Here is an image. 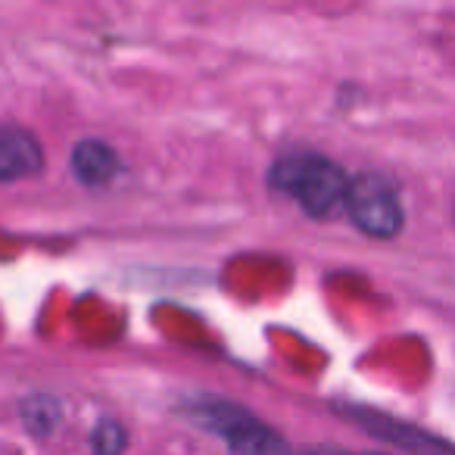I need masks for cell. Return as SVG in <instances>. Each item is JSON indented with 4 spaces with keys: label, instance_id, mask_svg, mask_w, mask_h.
I'll return each mask as SVG.
<instances>
[{
    "label": "cell",
    "instance_id": "8992f818",
    "mask_svg": "<svg viewBox=\"0 0 455 455\" xmlns=\"http://www.w3.org/2000/svg\"><path fill=\"white\" fill-rule=\"evenodd\" d=\"M69 169L84 188H107L122 172V159L103 140H78L76 150H72Z\"/></svg>",
    "mask_w": 455,
    "mask_h": 455
},
{
    "label": "cell",
    "instance_id": "ba28073f",
    "mask_svg": "<svg viewBox=\"0 0 455 455\" xmlns=\"http://www.w3.org/2000/svg\"><path fill=\"white\" fill-rule=\"evenodd\" d=\"M26 421L38 434H51L53 424L60 421V403H53V399H35V403L26 405Z\"/></svg>",
    "mask_w": 455,
    "mask_h": 455
},
{
    "label": "cell",
    "instance_id": "6da1fadb",
    "mask_svg": "<svg viewBox=\"0 0 455 455\" xmlns=\"http://www.w3.org/2000/svg\"><path fill=\"white\" fill-rule=\"evenodd\" d=\"M181 415L200 430L219 436L231 455H293L287 440L275 427L243 405L219 396H194L181 403Z\"/></svg>",
    "mask_w": 455,
    "mask_h": 455
},
{
    "label": "cell",
    "instance_id": "7a4b0ae2",
    "mask_svg": "<svg viewBox=\"0 0 455 455\" xmlns=\"http://www.w3.org/2000/svg\"><path fill=\"white\" fill-rule=\"evenodd\" d=\"M275 190L291 196L309 219H331L343 209L349 178L334 159L318 153H297L281 156L268 172Z\"/></svg>",
    "mask_w": 455,
    "mask_h": 455
},
{
    "label": "cell",
    "instance_id": "277c9868",
    "mask_svg": "<svg viewBox=\"0 0 455 455\" xmlns=\"http://www.w3.org/2000/svg\"><path fill=\"white\" fill-rule=\"evenodd\" d=\"M337 415L347 418L349 424L362 427L365 434L378 436V440L390 443L393 449L409 455H455V446L449 440L436 434H427V430L415 427V424H405L393 415H384L378 409H365V405H340Z\"/></svg>",
    "mask_w": 455,
    "mask_h": 455
},
{
    "label": "cell",
    "instance_id": "3957f363",
    "mask_svg": "<svg viewBox=\"0 0 455 455\" xmlns=\"http://www.w3.org/2000/svg\"><path fill=\"white\" fill-rule=\"evenodd\" d=\"M343 209L362 235L374 237V241H390L405 225L403 200H399L396 188L387 178L371 175V172L349 181Z\"/></svg>",
    "mask_w": 455,
    "mask_h": 455
},
{
    "label": "cell",
    "instance_id": "52a82bcc",
    "mask_svg": "<svg viewBox=\"0 0 455 455\" xmlns=\"http://www.w3.org/2000/svg\"><path fill=\"white\" fill-rule=\"evenodd\" d=\"M91 449L94 455H125L128 449V434L119 421H100L91 434Z\"/></svg>",
    "mask_w": 455,
    "mask_h": 455
},
{
    "label": "cell",
    "instance_id": "5b68a950",
    "mask_svg": "<svg viewBox=\"0 0 455 455\" xmlns=\"http://www.w3.org/2000/svg\"><path fill=\"white\" fill-rule=\"evenodd\" d=\"M44 169V147L28 128L0 125V184L35 178Z\"/></svg>",
    "mask_w": 455,
    "mask_h": 455
},
{
    "label": "cell",
    "instance_id": "9c48e42d",
    "mask_svg": "<svg viewBox=\"0 0 455 455\" xmlns=\"http://www.w3.org/2000/svg\"><path fill=\"white\" fill-rule=\"evenodd\" d=\"M306 455H355V452H347V449H334V446H315V449H309Z\"/></svg>",
    "mask_w": 455,
    "mask_h": 455
}]
</instances>
